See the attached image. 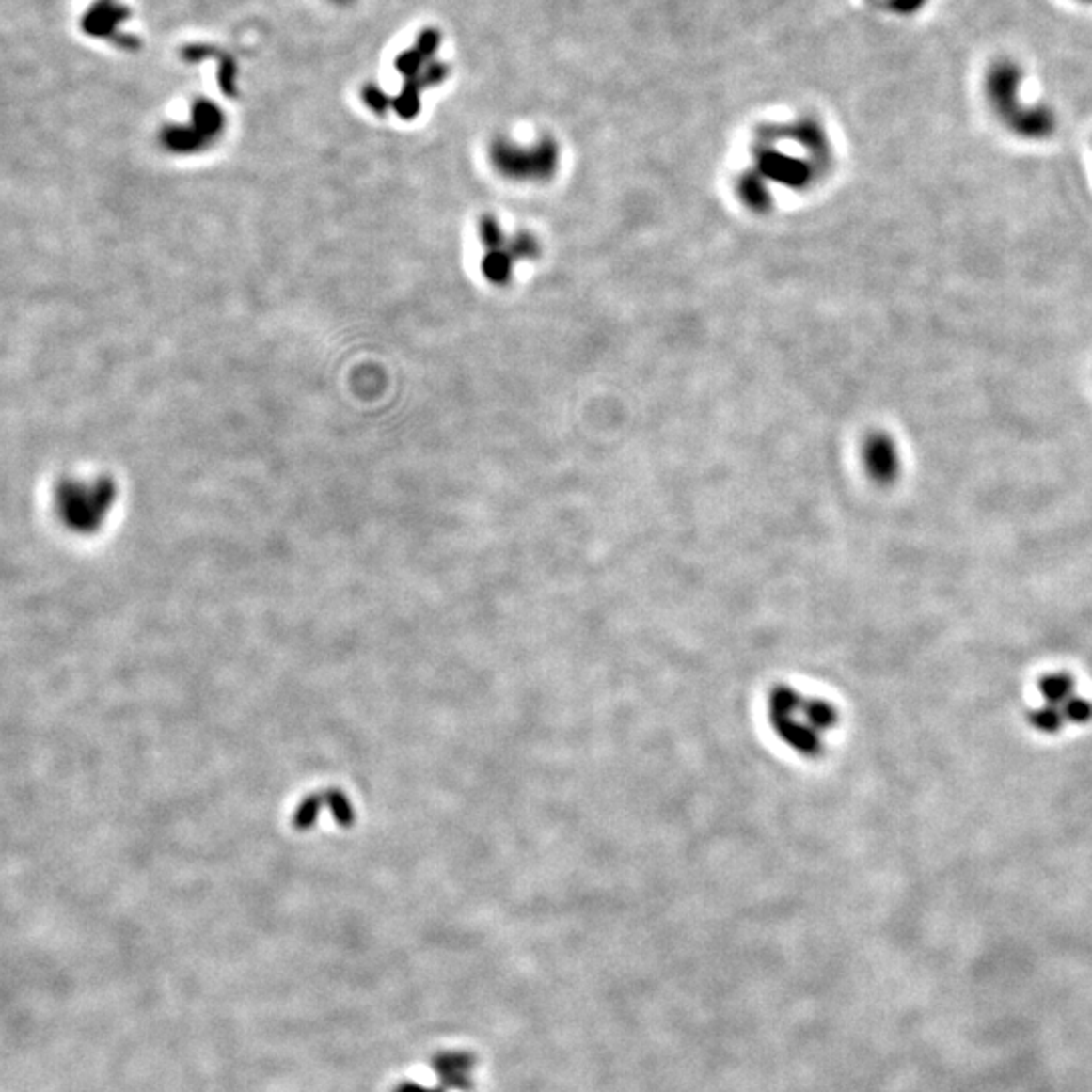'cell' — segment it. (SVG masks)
<instances>
[{"mask_svg":"<svg viewBox=\"0 0 1092 1092\" xmlns=\"http://www.w3.org/2000/svg\"><path fill=\"white\" fill-rule=\"evenodd\" d=\"M1060 710H1062L1064 720L1072 722V724H1086L1092 720V704L1088 703V700H1083L1078 696L1070 698L1068 703L1064 704Z\"/></svg>","mask_w":1092,"mask_h":1092,"instance_id":"30bf717a","label":"cell"},{"mask_svg":"<svg viewBox=\"0 0 1092 1092\" xmlns=\"http://www.w3.org/2000/svg\"><path fill=\"white\" fill-rule=\"evenodd\" d=\"M474 1056L466 1054V1052H443L435 1056L434 1068L439 1074L445 1088L469 1092L474 1088L471 1083V1070H474Z\"/></svg>","mask_w":1092,"mask_h":1092,"instance_id":"8992f818","label":"cell"},{"mask_svg":"<svg viewBox=\"0 0 1092 1092\" xmlns=\"http://www.w3.org/2000/svg\"><path fill=\"white\" fill-rule=\"evenodd\" d=\"M773 733L801 757H817L824 736L838 724V710L821 698H807L791 686H775L767 700Z\"/></svg>","mask_w":1092,"mask_h":1092,"instance_id":"6da1fadb","label":"cell"},{"mask_svg":"<svg viewBox=\"0 0 1092 1092\" xmlns=\"http://www.w3.org/2000/svg\"><path fill=\"white\" fill-rule=\"evenodd\" d=\"M480 241L483 245L482 272L494 286H504L516 261L534 258L538 253V243L530 233H520L512 239L494 217L482 219Z\"/></svg>","mask_w":1092,"mask_h":1092,"instance_id":"3957f363","label":"cell"},{"mask_svg":"<svg viewBox=\"0 0 1092 1092\" xmlns=\"http://www.w3.org/2000/svg\"><path fill=\"white\" fill-rule=\"evenodd\" d=\"M1064 722L1067 720H1064V717H1062V710L1054 708V706H1048V704H1044L1042 708H1037L1030 714V724L1036 728V731L1046 733V735L1058 733Z\"/></svg>","mask_w":1092,"mask_h":1092,"instance_id":"9c48e42d","label":"cell"},{"mask_svg":"<svg viewBox=\"0 0 1092 1092\" xmlns=\"http://www.w3.org/2000/svg\"><path fill=\"white\" fill-rule=\"evenodd\" d=\"M1040 692L1044 696V703L1048 706H1054V708H1062L1064 704L1068 703L1070 698H1074V682L1068 676V673H1050L1042 682H1040Z\"/></svg>","mask_w":1092,"mask_h":1092,"instance_id":"ba28073f","label":"cell"},{"mask_svg":"<svg viewBox=\"0 0 1092 1092\" xmlns=\"http://www.w3.org/2000/svg\"><path fill=\"white\" fill-rule=\"evenodd\" d=\"M492 162L496 170L510 181L543 182L555 174L559 152L557 146L548 140L530 148L496 142L492 146Z\"/></svg>","mask_w":1092,"mask_h":1092,"instance_id":"277c9868","label":"cell"},{"mask_svg":"<svg viewBox=\"0 0 1092 1092\" xmlns=\"http://www.w3.org/2000/svg\"><path fill=\"white\" fill-rule=\"evenodd\" d=\"M116 500V485L102 478L93 482L67 480L55 492L57 512L63 522L79 532L98 529Z\"/></svg>","mask_w":1092,"mask_h":1092,"instance_id":"7a4b0ae2","label":"cell"},{"mask_svg":"<svg viewBox=\"0 0 1092 1092\" xmlns=\"http://www.w3.org/2000/svg\"><path fill=\"white\" fill-rule=\"evenodd\" d=\"M864 464L868 474L878 482H890L896 474V457L884 437H870L864 450Z\"/></svg>","mask_w":1092,"mask_h":1092,"instance_id":"52a82bcc","label":"cell"},{"mask_svg":"<svg viewBox=\"0 0 1092 1092\" xmlns=\"http://www.w3.org/2000/svg\"><path fill=\"white\" fill-rule=\"evenodd\" d=\"M193 128H170L165 134V142L172 150L186 152L198 150L207 144L209 136L221 130V114L213 103H198L193 112Z\"/></svg>","mask_w":1092,"mask_h":1092,"instance_id":"5b68a950","label":"cell"},{"mask_svg":"<svg viewBox=\"0 0 1092 1092\" xmlns=\"http://www.w3.org/2000/svg\"><path fill=\"white\" fill-rule=\"evenodd\" d=\"M397 1092H443V1088H425L415 1083H404L397 1088Z\"/></svg>","mask_w":1092,"mask_h":1092,"instance_id":"8fae6325","label":"cell"}]
</instances>
